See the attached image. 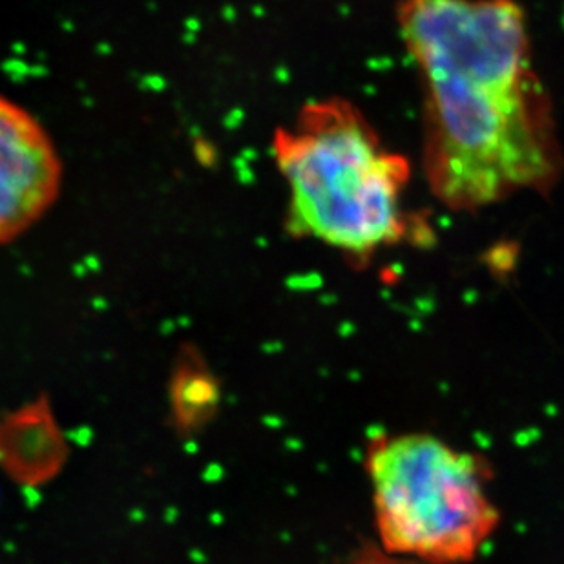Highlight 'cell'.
<instances>
[{"label":"cell","mask_w":564,"mask_h":564,"mask_svg":"<svg viewBox=\"0 0 564 564\" xmlns=\"http://www.w3.org/2000/svg\"><path fill=\"white\" fill-rule=\"evenodd\" d=\"M400 35L421 77L424 171L438 202L477 213L564 172L554 105L517 0H400Z\"/></svg>","instance_id":"obj_1"},{"label":"cell","mask_w":564,"mask_h":564,"mask_svg":"<svg viewBox=\"0 0 564 564\" xmlns=\"http://www.w3.org/2000/svg\"><path fill=\"white\" fill-rule=\"evenodd\" d=\"M296 232L352 258H369L410 232V163L341 101L307 107L274 141Z\"/></svg>","instance_id":"obj_2"},{"label":"cell","mask_w":564,"mask_h":564,"mask_svg":"<svg viewBox=\"0 0 564 564\" xmlns=\"http://www.w3.org/2000/svg\"><path fill=\"white\" fill-rule=\"evenodd\" d=\"M383 549L430 564H466L499 527L490 466L430 433L377 438L368 453Z\"/></svg>","instance_id":"obj_3"},{"label":"cell","mask_w":564,"mask_h":564,"mask_svg":"<svg viewBox=\"0 0 564 564\" xmlns=\"http://www.w3.org/2000/svg\"><path fill=\"white\" fill-rule=\"evenodd\" d=\"M61 163L48 133L15 102L0 110V235L17 240L59 194Z\"/></svg>","instance_id":"obj_4"},{"label":"cell","mask_w":564,"mask_h":564,"mask_svg":"<svg viewBox=\"0 0 564 564\" xmlns=\"http://www.w3.org/2000/svg\"><path fill=\"white\" fill-rule=\"evenodd\" d=\"M66 458L59 427L44 400L13 411L2 427V463L13 479L39 485L52 479Z\"/></svg>","instance_id":"obj_5"},{"label":"cell","mask_w":564,"mask_h":564,"mask_svg":"<svg viewBox=\"0 0 564 564\" xmlns=\"http://www.w3.org/2000/svg\"><path fill=\"white\" fill-rule=\"evenodd\" d=\"M171 405L177 430L185 433L202 430L218 410V380L194 351L177 360L172 375Z\"/></svg>","instance_id":"obj_6"}]
</instances>
